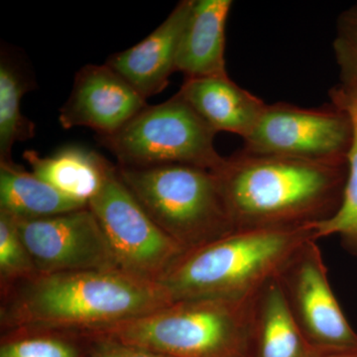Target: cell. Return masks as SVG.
Wrapping results in <instances>:
<instances>
[{
    "instance_id": "obj_1",
    "label": "cell",
    "mask_w": 357,
    "mask_h": 357,
    "mask_svg": "<svg viewBox=\"0 0 357 357\" xmlns=\"http://www.w3.org/2000/svg\"><path fill=\"white\" fill-rule=\"evenodd\" d=\"M172 304L155 282L121 270L36 274L1 291L2 332L88 333Z\"/></svg>"
},
{
    "instance_id": "obj_2",
    "label": "cell",
    "mask_w": 357,
    "mask_h": 357,
    "mask_svg": "<svg viewBox=\"0 0 357 357\" xmlns=\"http://www.w3.org/2000/svg\"><path fill=\"white\" fill-rule=\"evenodd\" d=\"M342 163L241 151L215 171L236 230L310 227L342 201Z\"/></svg>"
},
{
    "instance_id": "obj_3",
    "label": "cell",
    "mask_w": 357,
    "mask_h": 357,
    "mask_svg": "<svg viewBox=\"0 0 357 357\" xmlns=\"http://www.w3.org/2000/svg\"><path fill=\"white\" fill-rule=\"evenodd\" d=\"M311 239L310 227L236 230L185 251L156 283L171 303L245 299L278 276Z\"/></svg>"
},
{
    "instance_id": "obj_4",
    "label": "cell",
    "mask_w": 357,
    "mask_h": 357,
    "mask_svg": "<svg viewBox=\"0 0 357 357\" xmlns=\"http://www.w3.org/2000/svg\"><path fill=\"white\" fill-rule=\"evenodd\" d=\"M256 294L241 300L175 302L86 335L112 338L170 357H248Z\"/></svg>"
},
{
    "instance_id": "obj_5",
    "label": "cell",
    "mask_w": 357,
    "mask_h": 357,
    "mask_svg": "<svg viewBox=\"0 0 357 357\" xmlns=\"http://www.w3.org/2000/svg\"><path fill=\"white\" fill-rule=\"evenodd\" d=\"M116 168L148 215L185 251L236 231L215 171L184 164Z\"/></svg>"
},
{
    "instance_id": "obj_6",
    "label": "cell",
    "mask_w": 357,
    "mask_h": 357,
    "mask_svg": "<svg viewBox=\"0 0 357 357\" xmlns=\"http://www.w3.org/2000/svg\"><path fill=\"white\" fill-rule=\"evenodd\" d=\"M213 129L184 98L147 105L123 128L110 135L98 136L102 146L121 167L146 168L184 164L217 171L225 157L215 147Z\"/></svg>"
},
{
    "instance_id": "obj_7",
    "label": "cell",
    "mask_w": 357,
    "mask_h": 357,
    "mask_svg": "<svg viewBox=\"0 0 357 357\" xmlns=\"http://www.w3.org/2000/svg\"><path fill=\"white\" fill-rule=\"evenodd\" d=\"M89 208L126 273L156 283L185 251L148 215L119 177L116 165Z\"/></svg>"
},
{
    "instance_id": "obj_8",
    "label": "cell",
    "mask_w": 357,
    "mask_h": 357,
    "mask_svg": "<svg viewBox=\"0 0 357 357\" xmlns=\"http://www.w3.org/2000/svg\"><path fill=\"white\" fill-rule=\"evenodd\" d=\"M278 280L303 337L319 356L357 351V333L331 287L316 239L291 257Z\"/></svg>"
},
{
    "instance_id": "obj_9",
    "label": "cell",
    "mask_w": 357,
    "mask_h": 357,
    "mask_svg": "<svg viewBox=\"0 0 357 357\" xmlns=\"http://www.w3.org/2000/svg\"><path fill=\"white\" fill-rule=\"evenodd\" d=\"M340 109H302L284 102L267 105L255 130L244 140V150L342 163L351 147L352 126L347 112Z\"/></svg>"
},
{
    "instance_id": "obj_10",
    "label": "cell",
    "mask_w": 357,
    "mask_h": 357,
    "mask_svg": "<svg viewBox=\"0 0 357 357\" xmlns=\"http://www.w3.org/2000/svg\"><path fill=\"white\" fill-rule=\"evenodd\" d=\"M15 222L40 274L121 270L89 206L37 220L15 218Z\"/></svg>"
},
{
    "instance_id": "obj_11",
    "label": "cell",
    "mask_w": 357,
    "mask_h": 357,
    "mask_svg": "<svg viewBox=\"0 0 357 357\" xmlns=\"http://www.w3.org/2000/svg\"><path fill=\"white\" fill-rule=\"evenodd\" d=\"M147 105V100L109 66L86 65L75 76L59 122L65 129L88 128L98 136L110 135Z\"/></svg>"
},
{
    "instance_id": "obj_12",
    "label": "cell",
    "mask_w": 357,
    "mask_h": 357,
    "mask_svg": "<svg viewBox=\"0 0 357 357\" xmlns=\"http://www.w3.org/2000/svg\"><path fill=\"white\" fill-rule=\"evenodd\" d=\"M192 6V0L178 2L146 38L105 62L146 100L164 91L176 72L178 46Z\"/></svg>"
},
{
    "instance_id": "obj_13",
    "label": "cell",
    "mask_w": 357,
    "mask_h": 357,
    "mask_svg": "<svg viewBox=\"0 0 357 357\" xmlns=\"http://www.w3.org/2000/svg\"><path fill=\"white\" fill-rule=\"evenodd\" d=\"M178 95L215 132H230L244 140L255 130L267 105L227 76L185 79Z\"/></svg>"
},
{
    "instance_id": "obj_14",
    "label": "cell",
    "mask_w": 357,
    "mask_h": 357,
    "mask_svg": "<svg viewBox=\"0 0 357 357\" xmlns=\"http://www.w3.org/2000/svg\"><path fill=\"white\" fill-rule=\"evenodd\" d=\"M231 0H192L178 46L176 72L192 77L227 76L225 26Z\"/></svg>"
},
{
    "instance_id": "obj_15",
    "label": "cell",
    "mask_w": 357,
    "mask_h": 357,
    "mask_svg": "<svg viewBox=\"0 0 357 357\" xmlns=\"http://www.w3.org/2000/svg\"><path fill=\"white\" fill-rule=\"evenodd\" d=\"M255 357H318L296 324L278 276L256 294L251 314L248 354Z\"/></svg>"
},
{
    "instance_id": "obj_16",
    "label": "cell",
    "mask_w": 357,
    "mask_h": 357,
    "mask_svg": "<svg viewBox=\"0 0 357 357\" xmlns=\"http://www.w3.org/2000/svg\"><path fill=\"white\" fill-rule=\"evenodd\" d=\"M32 173L70 198L89 204L102 190L114 164L93 150L68 146L48 156L23 153Z\"/></svg>"
},
{
    "instance_id": "obj_17",
    "label": "cell",
    "mask_w": 357,
    "mask_h": 357,
    "mask_svg": "<svg viewBox=\"0 0 357 357\" xmlns=\"http://www.w3.org/2000/svg\"><path fill=\"white\" fill-rule=\"evenodd\" d=\"M86 206L14 162L0 164V211L16 220L54 217Z\"/></svg>"
},
{
    "instance_id": "obj_18",
    "label": "cell",
    "mask_w": 357,
    "mask_h": 357,
    "mask_svg": "<svg viewBox=\"0 0 357 357\" xmlns=\"http://www.w3.org/2000/svg\"><path fill=\"white\" fill-rule=\"evenodd\" d=\"M34 81L13 53L0 58V164L13 163L14 145L35 136L34 122L22 112L23 96L35 88Z\"/></svg>"
},
{
    "instance_id": "obj_19",
    "label": "cell",
    "mask_w": 357,
    "mask_h": 357,
    "mask_svg": "<svg viewBox=\"0 0 357 357\" xmlns=\"http://www.w3.org/2000/svg\"><path fill=\"white\" fill-rule=\"evenodd\" d=\"M335 102L349 114L352 126V139L347 162L349 175L337 211L328 218L310 225L316 241L323 237L338 236L345 248L357 255V91H335Z\"/></svg>"
},
{
    "instance_id": "obj_20",
    "label": "cell",
    "mask_w": 357,
    "mask_h": 357,
    "mask_svg": "<svg viewBox=\"0 0 357 357\" xmlns=\"http://www.w3.org/2000/svg\"><path fill=\"white\" fill-rule=\"evenodd\" d=\"M6 333L0 357H82L70 340L76 333L57 331H16Z\"/></svg>"
},
{
    "instance_id": "obj_21",
    "label": "cell",
    "mask_w": 357,
    "mask_h": 357,
    "mask_svg": "<svg viewBox=\"0 0 357 357\" xmlns=\"http://www.w3.org/2000/svg\"><path fill=\"white\" fill-rule=\"evenodd\" d=\"M38 274L31 256L18 231L15 218L0 211V288Z\"/></svg>"
},
{
    "instance_id": "obj_22",
    "label": "cell",
    "mask_w": 357,
    "mask_h": 357,
    "mask_svg": "<svg viewBox=\"0 0 357 357\" xmlns=\"http://www.w3.org/2000/svg\"><path fill=\"white\" fill-rule=\"evenodd\" d=\"M335 48L344 79L357 84V21H345Z\"/></svg>"
},
{
    "instance_id": "obj_23",
    "label": "cell",
    "mask_w": 357,
    "mask_h": 357,
    "mask_svg": "<svg viewBox=\"0 0 357 357\" xmlns=\"http://www.w3.org/2000/svg\"><path fill=\"white\" fill-rule=\"evenodd\" d=\"M86 335L93 338L96 344L95 351L91 357H170L135 345L123 344L112 338Z\"/></svg>"
},
{
    "instance_id": "obj_24",
    "label": "cell",
    "mask_w": 357,
    "mask_h": 357,
    "mask_svg": "<svg viewBox=\"0 0 357 357\" xmlns=\"http://www.w3.org/2000/svg\"><path fill=\"white\" fill-rule=\"evenodd\" d=\"M318 357H357V351L342 352V354H323Z\"/></svg>"
}]
</instances>
